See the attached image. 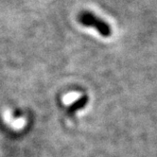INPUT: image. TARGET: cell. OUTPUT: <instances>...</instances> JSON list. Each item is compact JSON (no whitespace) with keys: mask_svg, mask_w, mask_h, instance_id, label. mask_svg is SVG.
I'll list each match as a JSON object with an SVG mask.
<instances>
[{"mask_svg":"<svg viewBox=\"0 0 157 157\" xmlns=\"http://www.w3.org/2000/svg\"><path fill=\"white\" fill-rule=\"evenodd\" d=\"M78 22L83 26L95 28L100 33V35L103 37H109L111 35L110 26L105 21L97 17L96 15L89 12H83L80 13V15H78Z\"/></svg>","mask_w":157,"mask_h":157,"instance_id":"6da1fadb","label":"cell"},{"mask_svg":"<svg viewBox=\"0 0 157 157\" xmlns=\"http://www.w3.org/2000/svg\"><path fill=\"white\" fill-rule=\"evenodd\" d=\"M82 98V94L78 93V92H70L68 94H66L63 97L62 100H63V103L64 105L69 106L71 104H73L74 102L78 101V99Z\"/></svg>","mask_w":157,"mask_h":157,"instance_id":"7a4b0ae2","label":"cell"}]
</instances>
